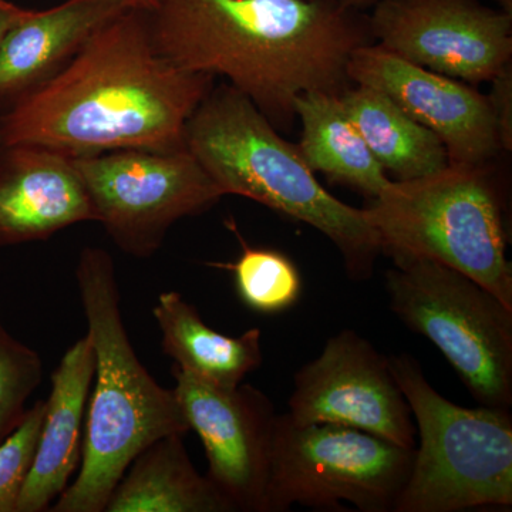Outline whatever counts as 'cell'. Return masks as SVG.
Segmentation results:
<instances>
[{"instance_id": "obj_26", "label": "cell", "mask_w": 512, "mask_h": 512, "mask_svg": "<svg viewBox=\"0 0 512 512\" xmlns=\"http://www.w3.org/2000/svg\"><path fill=\"white\" fill-rule=\"evenodd\" d=\"M330 2L338 3V5L342 6V8L360 10L370 8V6H375L379 0H330Z\"/></svg>"}, {"instance_id": "obj_21", "label": "cell", "mask_w": 512, "mask_h": 512, "mask_svg": "<svg viewBox=\"0 0 512 512\" xmlns=\"http://www.w3.org/2000/svg\"><path fill=\"white\" fill-rule=\"evenodd\" d=\"M227 227L238 238L241 254L229 264L210 265L232 272L239 299L252 311L276 315L292 308L302 293V276L295 262L276 249L248 245L232 218Z\"/></svg>"}, {"instance_id": "obj_25", "label": "cell", "mask_w": 512, "mask_h": 512, "mask_svg": "<svg viewBox=\"0 0 512 512\" xmlns=\"http://www.w3.org/2000/svg\"><path fill=\"white\" fill-rule=\"evenodd\" d=\"M30 9H23L8 0H0V45L16 23L29 15Z\"/></svg>"}, {"instance_id": "obj_9", "label": "cell", "mask_w": 512, "mask_h": 512, "mask_svg": "<svg viewBox=\"0 0 512 512\" xmlns=\"http://www.w3.org/2000/svg\"><path fill=\"white\" fill-rule=\"evenodd\" d=\"M94 221L124 252L151 258L175 222L214 207L218 185L187 147L175 150L124 148L73 158Z\"/></svg>"}, {"instance_id": "obj_7", "label": "cell", "mask_w": 512, "mask_h": 512, "mask_svg": "<svg viewBox=\"0 0 512 512\" xmlns=\"http://www.w3.org/2000/svg\"><path fill=\"white\" fill-rule=\"evenodd\" d=\"M394 315L443 353L481 406L512 407V309L456 269L412 261L386 272Z\"/></svg>"}, {"instance_id": "obj_20", "label": "cell", "mask_w": 512, "mask_h": 512, "mask_svg": "<svg viewBox=\"0 0 512 512\" xmlns=\"http://www.w3.org/2000/svg\"><path fill=\"white\" fill-rule=\"evenodd\" d=\"M340 99L373 156L396 181L429 177L450 164L440 138L387 94L356 84L346 87Z\"/></svg>"}, {"instance_id": "obj_5", "label": "cell", "mask_w": 512, "mask_h": 512, "mask_svg": "<svg viewBox=\"0 0 512 512\" xmlns=\"http://www.w3.org/2000/svg\"><path fill=\"white\" fill-rule=\"evenodd\" d=\"M394 265L434 261L456 269L512 309L504 195L488 165L392 181L363 208Z\"/></svg>"}, {"instance_id": "obj_18", "label": "cell", "mask_w": 512, "mask_h": 512, "mask_svg": "<svg viewBox=\"0 0 512 512\" xmlns=\"http://www.w3.org/2000/svg\"><path fill=\"white\" fill-rule=\"evenodd\" d=\"M104 512H234L195 470L183 434H168L144 448L114 488Z\"/></svg>"}, {"instance_id": "obj_4", "label": "cell", "mask_w": 512, "mask_h": 512, "mask_svg": "<svg viewBox=\"0 0 512 512\" xmlns=\"http://www.w3.org/2000/svg\"><path fill=\"white\" fill-rule=\"evenodd\" d=\"M185 147L224 195H241L318 229L342 254L353 281L372 278L382 254L365 211L333 197L245 94L212 87L185 127Z\"/></svg>"}, {"instance_id": "obj_24", "label": "cell", "mask_w": 512, "mask_h": 512, "mask_svg": "<svg viewBox=\"0 0 512 512\" xmlns=\"http://www.w3.org/2000/svg\"><path fill=\"white\" fill-rule=\"evenodd\" d=\"M491 110L497 121L503 150H512V69L508 64L503 72L491 80V92L488 94Z\"/></svg>"}, {"instance_id": "obj_16", "label": "cell", "mask_w": 512, "mask_h": 512, "mask_svg": "<svg viewBox=\"0 0 512 512\" xmlns=\"http://www.w3.org/2000/svg\"><path fill=\"white\" fill-rule=\"evenodd\" d=\"M93 377V346L86 335L67 349L53 372L35 458L16 512L47 511L69 487L82 463L84 419Z\"/></svg>"}, {"instance_id": "obj_22", "label": "cell", "mask_w": 512, "mask_h": 512, "mask_svg": "<svg viewBox=\"0 0 512 512\" xmlns=\"http://www.w3.org/2000/svg\"><path fill=\"white\" fill-rule=\"evenodd\" d=\"M42 377L39 353L16 339L0 320V444L25 419L26 404Z\"/></svg>"}, {"instance_id": "obj_11", "label": "cell", "mask_w": 512, "mask_h": 512, "mask_svg": "<svg viewBox=\"0 0 512 512\" xmlns=\"http://www.w3.org/2000/svg\"><path fill=\"white\" fill-rule=\"evenodd\" d=\"M285 414L296 424H339L416 448L412 410L389 356L352 329L329 338L298 370Z\"/></svg>"}, {"instance_id": "obj_6", "label": "cell", "mask_w": 512, "mask_h": 512, "mask_svg": "<svg viewBox=\"0 0 512 512\" xmlns=\"http://www.w3.org/2000/svg\"><path fill=\"white\" fill-rule=\"evenodd\" d=\"M389 359L420 436L394 512L511 508V409L458 406L431 386L413 356Z\"/></svg>"}, {"instance_id": "obj_13", "label": "cell", "mask_w": 512, "mask_h": 512, "mask_svg": "<svg viewBox=\"0 0 512 512\" xmlns=\"http://www.w3.org/2000/svg\"><path fill=\"white\" fill-rule=\"evenodd\" d=\"M348 76L387 94L433 131L450 164L487 165L503 150L490 101L470 84L407 62L379 43L353 50Z\"/></svg>"}, {"instance_id": "obj_3", "label": "cell", "mask_w": 512, "mask_h": 512, "mask_svg": "<svg viewBox=\"0 0 512 512\" xmlns=\"http://www.w3.org/2000/svg\"><path fill=\"white\" fill-rule=\"evenodd\" d=\"M76 279L93 346L94 390L79 476L50 511L104 512L114 488L144 448L168 434L184 436L190 427L174 390L158 384L134 352L109 252L84 248Z\"/></svg>"}, {"instance_id": "obj_19", "label": "cell", "mask_w": 512, "mask_h": 512, "mask_svg": "<svg viewBox=\"0 0 512 512\" xmlns=\"http://www.w3.org/2000/svg\"><path fill=\"white\" fill-rule=\"evenodd\" d=\"M302 133L298 148L313 173L376 198L392 180L360 136L340 93L312 90L295 100Z\"/></svg>"}, {"instance_id": "obj_14", "label": "cell", "mask_w": 512, "mask_h": 512, "mask_svg": "<svg viewBox=\"0 0 512 512\" xmlns=\"http://www.w3.org/2000/svg\"><path fill=\"white\" fill-rule=\"evenodd\" d=\"M89 221L92 204L72 157L32 144L0 146V248Z\"/></svg>"}, {"instance_id": "obj_17", "label": "cell", "mask_w": 512, "mask_h": 512, "mask_svg": "<svg viewBox=\"0 0 512 512\" xmlns=\"http://www.w3.org/2000/svg\"><path fill=\"white\" fill-rule=\"evenodd\" d=\"M161 348L175 366L221 387H235L262 365V333L252 328L238 338L208 326L183 295L160 293L153 309Z\"/></svg>"}, {"instance_id": "obj_12", "label": "cell", "mask_w": 512, "mask_h": 512, "mask_svg": "<svg viewBox=\"0 0 512 512\" xmlns=\"http://www.w3.org/2000/svg\"><path fill=\"white\" fill-rule=\"evenodd\" d=\"M174 393L204 444L205 476L234 512H266L276 420L271 399L249 384L215 386L173 366Z\"/></svg>"}, {"instance_id": "obj_1", "label": "cell", "mask_w": 512, "mask_h": 512, "mask_svg": "<svg viewBox=\"0 0 512 512\" xmlns=\"http://www.w3.org/2000/svg\"><path fill=\"white\" fill-rule=\"evenodd\" d=\"M214 80L161 55L147 12L127 9L62 72L0 113V146L32 144L72 158L183 148L188 120Z\"/></svg>"}, {"instance_id": "obj_8", "label": "cell", "mask_w": 512, "mask_h": 512, "mask_svg": "<svg viewBox=\"0 0 512 512\" xmlns=\"http://www.w3.org/2000/svg\"><path fill=\"white\" fill-rule=\"evenodd\" d=\"M414 450L339 424L276 420L266 512L292 505L394 512L412 471Z\"/></svg>"}, {"instance_id": "obj_10", "label": "cell", "mask_w": 512, "mask_h": 512, "mask_svg": "<svg viewBox=\"0 0 512 512\" xmlns=\"http://www.w3.org/2000/svg\"><path fill=\"white\" fill-rule=\"evenodd\" d=\"M367 23L394 55L468 84L511 64L512 10L480 0H379Z\"/></svg>"}, {"instance_id": "obj_23", "label": "cell", "mask_w": 512, "mask_h": 512, "mask_svg": "<svg viewBox=\"0 0 512 512\" xmlns=\"http://www.w3.org/2000/svg\"><path fill=\"white\" fill-rule=\"evenodd\" d=\"M46 402L37 400L18 429L0 444V512H16L35 458Z\"/></svg>"}, {"instance_id": "obj_15", "label": "cell", "mask_w": 512, "mask_h": 512, "mask_svg": "<svg viewBox=\"0 0 512 512\" xmlns=\"http://www.w3.org/2000/svg\"><path fill=\"white\" fill-rule=\"evenodd\" d=\"M127 9L123 0H66L30 10L0 45V113L62 72L97 30Z\"/></svg>"}, {"instance_id": "obj_27", "label": "cell", "mask_w": 512, "mask_h": 512, "mask_svg": "<svg viewBox=\"0 0 512 512\" xmlns=\"http://www.w3.org/2000/svg\"><path fill=\"white\" fill-rule=\"evenodd\" d=\"M123 2L128 8L144 10V12H151L160 5V0H123Z\"/></svg>"}, {"instance_id": "obj_2", "label": "cell", "mask_w": 512, "mask_h": 512, "mask_svg": "<svg viewBox=\"0 0 512 512\" xmlns=\"http://www.w3.org/2000/svg\"><path fill=\"white\" fill-rule=\"evenodd\" d=\"M158 52L184 70L222 76L276 130L312 90L342 93L367 18L330 0H160L147 12Z\"/></svg>"}]
</instances>
